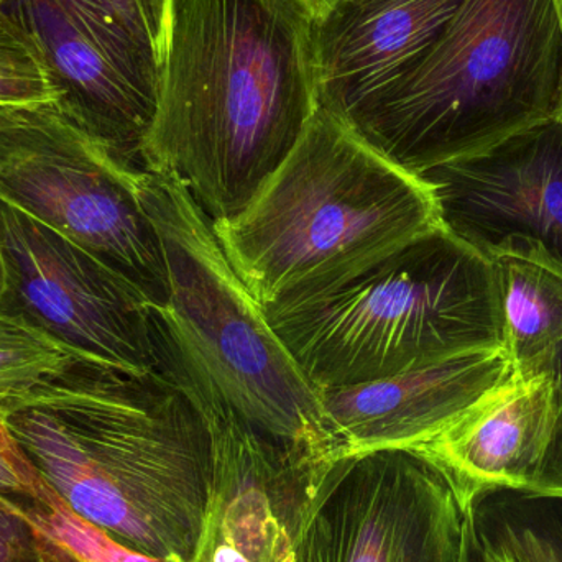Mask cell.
Returning <instances> with one entry per match:
<instances>
[{
  "mask_svg": "<svg viewBox=\"0 0 562 562\" xmlns=\"http://www.w3.org/2000/svg\"><path fill=\"white\" fill-rule=\"evenodd\" d=\"M313 26L297 0H171L142 170L213 224L243 213L319 105Z\"/></svg>",
  "mask_w": 562,
  "mask_h": 562,
  "instance_id": "cell-1",
  "label": "cell"
},
{
  "mask_svg": "<svg viewBox=\"0 0 562 562\" xmlns=\"http://www.w3.org/2000/svg\"><path fill=\"white\" fill-rule=\"evenodd\" d=\"M0 412L79 515L138 553L190 562L210 495V435L168 363L135 373L79 359Z\"/></svg>",
  "mask_w": 562,
  "mask_h": 562,
  "instance_id": "cell-2",
  "label": "cell"
},
{
  "mask_svg": "<svg viewBox=\"0 0 562 562\" xmlns=\"http://www.w3.org/2000/svg\"><path fill=\"white\" fill-rule=\"evenodd\" d=\"M213 229L257 303L277 311L340 290L445 226L422 177L317 105L246 210Z\"/></svg>",
  "mask_w": 562,
  "mask_h": 562,
  "instance_id": "cell-3",
  "label": "cell"
},
{
  "mask_svg": "<svg viewBox=\"0 0 562 562\" xmlns=\"http://www.w3.org/2000/svg\"><path fill=\"white\" fill-rule=\"evenodd\" d=\"M561 85L551 0H462L413 65L337 117L419 177L550 121Z\"/></svg>",
  "mask_w": 562,
  "mask_h": 562,
  "instance_id": "cell-4",
  "label": "cell"
},
{
  "mask_svg": "<svg viewBox=\"0 0 562 562\" xmlns=\"http://www.w3.org/2000/svg\"><path fill=\"white\" fill-rule=\"evenodd\" d=\"M266 316L317 392L505 347L494 266L446 229L321 300Z\"/></svg>",
  "mask_w": 562,
  "mask_h": 562,
  "instance_id": "cell-5",
  "label": "cell"
},
{
  "mask_svg": "<svg viewBox=\"0 0 562 562\" xmlns=\"http://www.w3.org/2000/svg\"><path fill=\"white\" fill-rule=\"evenodd\" d=\"M138 194L164 246L168 303L160 314L181 359L321 484L340 459L319 392L234 272L187 188L140 168Z\"/></svg>",
  "mask_w": 562,
  "mask_h": 562,
  "instance_id": "cell-6",
  "label": "cell"
},
{
  "mask_svg": "<svg viewBox=\"0 0 562 562\" xmlns=\"http://www.w3.org/2000/svg\"><path fill=\"white\" fill-rule=\"evenodd\" d=\"M138 173L58 101L0 105V201L89 250L164 310L167 260Z\"/></svg>",
  "mask_w": 562,
  "mask_h": 562,
  "instance_id": "cell-7",
  "label": "cell"
},
{
  "mask_svg": "<svg viewBox=\"0 0 562 562\" xmlns=\"http://www.w3.org/2000/svg\"><path fill=\"white\" fill-rule=\"evenodd\" d=\"M0 311L92 362L135 373L167 367L160 310L121 273L52 227L0 201Z\"/></svg>",
  "mask_w": 562,
  "mask_h": 562,
  "instance_id": "cell-8",
  "label": "cell"
},
{
  "mask_svg": "<svg viewBox=\"0 0 562 562\" xmlns=\"http://www.w3.org/2000/svg\"><path fill=\"white\" fill-rule=\"evenodd\" d=\"M468 515L441 469L416 449L340 459L311 501V562H461Z\"/></svg>",
  "mask_w": 562,
  "mask_h": 562,
  "instance_id": "cell-9",
  "label": "cell"
},
{
  "mask_svg": "<svg viewBox=\"0 0 562 562\" xmlns=\"http://www.w3.org/2000/svg\"><path fill=\"white\" fill-rule=\"evenodd\" d=\"M171 370L210 435V495L190 562H291L301 518L316 495L310 472L227 405L178 352Z\"/></svg>",
  "mask_w": 562,
  "mask_h": 562,
  "instance_id": "cell-10",
  "label": "cell"
},
{
  "mask_svg": "<svg viewBox=\"0 0 562 562\" xmlns=\"http://www.w3.org/2000/svg\"><path fill=\"white\" fill-rule=\"evenodd\" d=\"M9 7L42 53L58 104L92 137L138 165L160 89L154 46L104 0H9Z\"/></svg>",
  "mask_w": 562,
  "mask_h": 562,
  "instance_id": "cell-11",
  "label": "cell"
},
{
  "mask_svg": "<svg viewBox=\"0 0 562 562\" xmlns=\"http://www.w3.org/2000/svg\"><path fill=\"white\" fill-rule=\"evenodd\" d=\"M442 226L485 257L514 237L562 260V121L550 119L497 147L419 175Z\"/></svg>",
  "mask_w": 562,
  "mask_h": 562,
  "instance_id": "cell-12",
  "label": "cell"
},
{
  "mask_svg": "<svg viewBox=\"0 0 562 562\" xmlns=\"http://www.w3.org/2000/svg\"><path fill=\"white\" fill-rule=\"evenodd\" d=\"M550 362V360H548ZM553 372L512 367L431 441L416 448L448 477L462 512L492 495H527L557 422Z\"/></svg>",
  "mask_w": 562,
  "mask_h": 562,
  "instance_id": "cell-13",
  "label": "cell"
},
{
  "mask_svg": "<svg viewBox=\"0 0 562 562\" xmlns=\"http://www.w3.org/2000/svg\"><path fill=\"white\" fill-rule=\"evenodd\" d=\"M512 370L505 347L461 353L389 379L319 392L339 459L431 441Z\"/></svg>",
  "mask_w": 562,
  "mask_h": 562,
  "instance_id": "cell-14",
  "label": "cell"
},
{
  "mask_svg": "<svg viewBox=\"0 0 562 562\" xmlns=\"http://www.w3.org/2000/svg\"><path fill=\"white\" fill-rule=\"evenodd\" d=\"M462 0H337L314 20L317 102L340 115L402 75Z\"/></svg>",
  "mask_w": 562,
  "mask_h": 562,
  "instance_id": "cell-15",
  "label": "cell"
},
{
  "mask_svg": "<svg viewBox=\"0 0 562 562\" xmlns=\"http://www.w3.org/2000/svg\"><path fill=\"white\" fill-rule=\"evenodd\" d=\"M485 257L497 273L512 367L544 366L562 344V260L524 237L504 240Z\"/></svg>",
  "mask_w": 562,
  "mask_h": 562,
  "instance_id": "cell-16",
  "label": "cell"
},
{
  "mask_svg": "<svg viewBox=\"0 0 562 562\" xmlns=\"http://www.w3.org/2000/svg\"><path fill=\"white\" fill-rule=\"evenodd\" d=\"M22 494L0 497L32 528L36 537L75 562H164L119 543L108 531L79 515L30 462L23 471Z\"/></svg>",
  "mask_w": 562,
  "mask_h": 562,
  "instance_id": "cell-17",
  "label": "cell"
},
{
  "mask_svg": "<svg viewBox=\"0 0 562 562\" xmlns=\"http://www.w3.org/2000/svg\"><path fill=\"white\" fill-rule=\"evenodd\" d=\"M79 359L85 357L22 317L0 311V402L29 392Z\"/></svg>",
  "mask_w": 562,
  "mask_h": 562,
  "instance_id": "cell-18",
  "label": "cell"
},
{
  "mask_svg": "<svg viewBox=\"0 0 562 562\" xmlns=\"http://www.w3.org/2000/svg\"><path fill=\"white\" fill-rule=\"evenodd\" d=\"M472 518L479 562H558L520 498H484Z\"/></svg>",
  "mask_w": 562,
  "mask_h": 562,
  "instance_id": "cell-19",
  "label": "cell"
},
{
  "mask_svg": "<svg viewBox=\"0 0 562 562\" xmlns=\"http://www.w3.org/2000/svg\"><path fill=\"white\" fill-rule=\"evenodd\" d=\"M58 101L42 53L0 0V105Z\"/></svg>",
  "mask_w": 562,
  "mask_h": 562,
  "instance_id": "cell-20",
  "label": "cell"
},
{
  "mask_svg": "<svg viewBox=\"0 0 562 562\" xmlns=\"http://www.w3.org/2000/svg\"><path fill=\"white\" fill-rule=\"evenodd\" d=\"M548 366L553 372L554 385H557V422H554L543 464L527 497L562 502V344L550 357Z\"/></svg>",
  "mask_w": 562,
  "mask_h": 562,
  "instance_id": "cell-21",
  "label": "cell"
},
{
  "mask_svg": "<svg viewBox=\"0 0 562 562\" xmlns=\"http://www.w3.org/2000/svg\"><path fill=\"white\" fill-rule=\"evenodd\" d=\"M125 25L142 40L154 46L157 55L164 52L168 13L171 0H104Z\"/></svg>",
  "mask_w": 562,
  "mask_h": 562,
  "instance_id": "cell-22",
  "label": "cell"
},
{
  "mask_svg": "<svg viewBox=\"0 0 562 562\" xmlns=\"http://www.w3.org/2000/svg\"><path fill=\"white\" fill-rule=\"evenodd\" d=\"M29 464V458L13 438L0 413V495L15 497L25 488L23 471Z\"/></svg>",
  "mask_w": 562,
  "mask_h": 562,
  "instance_id": "cell-23",
  "label": "cell"
},
{
  "mask_svg": "<svg viewBox=\"0 0 562 562\" xmlns=\"http://www.w3.org/2000/svg\"><path fill=\"white\" fill-rule=\"evenodd\" d=\"M36 540L32 528L0 497V562H15Z\"/></svg>",
  "mask_w": 562,
  "mask_h": 562,
  "instance_id": "cell-24",
  "label": "cell"
},
{
  "mask_svg": "<svg viewBox=\"0 0 562 562\" xmlns=\"http://www.w3.org/2000/svg\"><path fill=\"white\" fill-rule=\"evenodd\" d=\"M520 497L525 510L550 543L554 558L558 562H562V502L544 501V498L527 497V495H520Z\"/></svg>",
  "mask_w": 562,
  "mask_h": 562,
  "instance_id": "cell-25",
  "label": "cell"
},
{
  "mask_svg": "<svg viewBox=\"0 0 562 562\" xmlns=\"http://www.w3.org/2000/svg\"><path fill=\"white\" fill-rule=\"evenodd\" d=\"M15 562H75L69 560L61 551L38 537L32 548L23 553Z\"/></svg>",
  "mask_w": 562,
  "mask_h": 562,
  "instance_id": "cell-26",
  "label": "cell"
},
{
  "mask_svg": "<svg viewBox=\"0 0 562 562\" xmlns=\"http://www.w3.org/2000/svg\"><path fill=\"white\" fill-rule=\"evenodd\" d=\"M461 562H479L477 548H475L474 518H472V512H469L468 525H465L464 544H462Z\"/></svg>",
  "mask_w": 562,
  "mask_h": 562,
  "instance_id": "cell-27",
  "label": "cell"
},
{
  "mask_svg": "<svg viewBox=\"0 0 562 562\" xmlns=\"http://www.w3.org/2000/svg\"><path fill=\"white\" fill-rule=\"evenodd\" d=\"M297 2L303 3V5L306 7L307 12H310L311 15H313V19L316 20L319 19V16H323L324 13H326L327 10L337 2V0H297Z\"/></svg>",
  "mask_w": 562,
  "mask_h": 562,
  "instance_id": "cell-28",
  "label": "cell"
},
{
  "mask_svg": "<svg viewBox=\"0 0 562 562\" xmlns=\"http://www.w3.org/2000/svg\"><path fill=\"white\" fill-rule=\"evenodd\" d=\"M307 508H310V505H307ZM306 512H304L300 527H297L296 544H294L293 560H291V562H311L310 557H307L306 548H304L303 540H301V525H303L304 517H306Z\"/></svg>",
  "mask_w": 562,
  "mask_h": 562,
  "instance_id": "cell-29",
  "label": "cell"
},
{
  "mask_svg": "<svg viewBox=\"0 0 562 562\" xmlns=\"http://www.w3.org/2000/svg\"><path fill=\"white\" fill-rule=\"evenodd\" d=\"M551 5H553L554 16H557L558 30H560L561 46H562V0H551ZM554 119H560V121H562V85H561L560 104H558V111H557V115H554Z\"/></svg>",
  "mask_w": 562,
  "mask_h": 562,
  "instance_id": "cell-30",
  "label": "cell"
},
{
  "mask_svg": "<svg viewBox=\"0 0 562 562\" xmlns=\"http://www.w3.org/2000/svg\"><path fill=\"white\" fill-rule=\"evenodd\" d=\"M164 562H188V561H184L183 558H180V557H165Z\"/></svg>",
  "mask_w": 562,
  "mask_h": 562,
  "instance_id": "cell-31",
  "label": "cell"
},
{
  "mask_svg": "<svg viewBox=\"0 0 562 562\" xmlns=\"http://www.w3.org/2000/svg\"><path fill=\"white\" fill-rule=\"evenodd\" d=\"M0 286H2V270H0Z\"/></svg>",
  "mask_w": 562,
  "mask_h": 562,
  "instance_id": "cell-32",
  "label": "cell"
}]
</instances>
